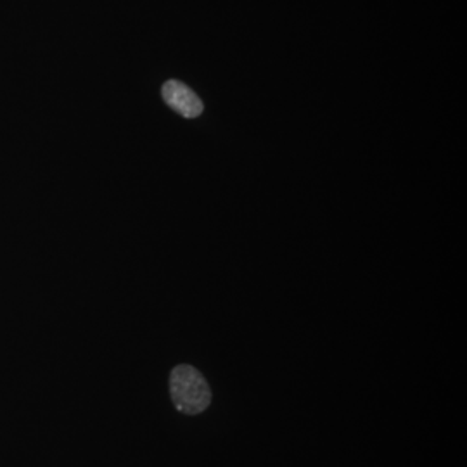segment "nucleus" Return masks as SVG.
Instances as JSON below:
<instances>
[{"label":"nucleus","mask_w":467,"mask_h":467,"mask_svg":"<svg viewBox=\"0 0 467 467\" xmlns=\"http://www.w3.org/2000/svg\"><path fill=\"white\" fill-rule=\"evenodd\" d=\"M170 395L175 409L185 416H198L212 403V391L204 376L192 366H177L170 374Z\"/></svg>","instance_id":"f257e3e1"},{"label":"nucleus","mask_w":467,"mask_h":467,"mask_svg":"<svg viewBox=\"0 0 467 467\" xmlns=\"http://www.w3.org/2000/svg\"><path fill=\"white\" fill-rule=\"evenodd\" d=\"M163 99L168 106L184 118H198L202 113V102L187 85L177 80H168L163 85Z\"/></svg>","instance_id":"f03ea898"}]
</instances>
